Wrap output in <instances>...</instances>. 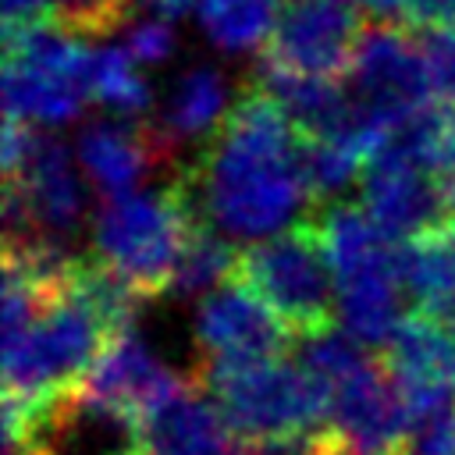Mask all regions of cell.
I'll return each instance as SVG.
<instances>
[{
    "mask_svg": "<svg viewBox=\"0 0 455 455\" xmlns=\"http://www.w3.org/2000/svg\"><path fill=\"white\" fill-rule=\"evenodd\" d=\"M199 213L228 238L263 242L302 220L309 199L295 121L256 85L188 164Z\"/></svg>",
    "mask_w": 455,
    "mask_h": 455,
    "instance_id": "obj_1",
    "label": "cell"
},
{
    "mask_svg": "<svg viewBox=\"0 0 455 455\" xmlns=\"http://www.w3.org/2000/svg\"><path fill=\"white\" fill-rule=\"evenodd\" d=\"M206 224L188 167L167 174L160 188L107 199L92 220L96 259L121 274L142 299L167 295L188 235Z\"/></svg>",
    "mask_w": 455,
    "mask_h": 455,
    "instance_id": "obj_2",
    "label": "cell"
},
{
    "mask_svg": "<svg viewBox=\"0 0 455 455\" xmlns=\"http://www.w3.org/2000/svg\"><path fill=\"white\" fill-rule=\"evenodd\" d=\"M203 387L213 391L228 423L249 437H281L327 427L331 391L299 359H242L196 366Z\"/></svg>",
    "mask_w": 455,
    "mask_h": 455,
    "instance_id": "obj_3",
    "label": "cell"
},
{
    "mask_svg": "<svg viewBox=\"0 0 455 455\" xmlns=\"http://www.w3.org/2000/svg\"><path fill=\"white\" fill-rule=\"evenodd\" d=\"M235 277L238 284L256 291L295 338L331 331V320L338 313V288L309 217L263 242L245 245L238 252Z\"/></svg>",
    "mask_w": 455,
    "mask_h": 455,
    "instance_id": "obj_4",
    "label": "cell"
},
{
    "mask_svg": "<svg viewBox=\"0 0 455 455\" xmlns=\"http://www.w3.org/2000/svg\"><path fill=\"white\" fill-rule=\"evenodd\" d=\"M192 384H196V373L185 377L174 366H167L149 348V341L135 327H128L103 345L89 373L78 380L75 398L82 416L121 427L132 437L160 409L181 398Z\"/></svg>",
    "mask_w": 455,
    "mask_h": 455,
    "instance_id": "obj_5",
    "label": "cell"
},
{
    "mask_svg": "<svg viewBox=\"0 0 455 455\" xmlns=\"http://www.w3.org/2000/svg\"><path fill=\"white\" fill-rule=\"evenodd\" d=\"M352 96L395 124H405L416 110H423L434 92L427 60L419 50V36L398 28V21H370L352 53Z\"/></svg>",
    "mask_w": 455,
    "mask_h": 455,
    "instance_id": "obj_6",
    "label": "cell"
},
{
    "mask_svg": "<svg viewBox=\"0 0 455 455\" xmlns=\"http://www.w3.org/2000/svg\"><path fill=\"white\" fill-rule=\"evenodd\" d=\"M355 455H405L409 405L384 355H366L331 387V419Z\"/></svg>",
    "mask_w": 455,
    "mask_h": 455,
    "instance_id": "obj_7",
    "label": "cell"
},
{
    "mask_svg": "<svg viewBox=\"0 0 455 455\" xmlns=\"http://www.w3.org/2000/svg\"><path fill=\"white\" fill-rule=\"evenodd\" d=\"M363 28L359 11L345 0H281L263 57L299 75L341 78L352 68Z\"/></svg>",
    "mask_w": 455,
    "mask_h": 455,
    "instance_id": "obj_8",
    "label": "cell"
},
{
    "mask_svg": "<svg viewBox=\"0 0 455 455\" xmlns=\"http://www.w3.org/2000/svg\"><path fill=\"white\" fill-rule=\"evenodd\" d=\"M196 348L203 363H242V359H274L284 355L295 338L284 320L245 284H220L196 309Z\"/></svg>",
    "mask_w": 455,
    "mask_h": 455,
    "instance_id": "obj_9",
    "label": "cell"
},
{
    "mask_svg": "<svg viewBox=\"0 0 455 455\" xmlns=\"http://www.w3.org/2000/svg\"><path fill=\"white\" fill-rule=\"evenodd\" d=\"M363 210L398 242H412L451 224L444 181L391 149H380L366 164Z\"/></svg>",
    "mask_w": 455,
    "mask_h": 455,
    "instance_id": "obj_10",
    "label": "cell"
},
{
    "mask_svg": "<svg viewBox=\"0 0 455 455\" xmlns=\"http://www.w3.org/2000/svg\"><path fill=\"white\" fill-rule=\"evenodd\" d=\"M75 156L89 185L107 199L132 196L146 174H178L181 167L164 153L149 121L142 117H100L85 121L75 139Z\"/></svg>",
    "mask_w": 455,
    "mask_h": 455,
    "instance_id": "obj_11",
    "label": "cell"
},
{
    "mask_svg": "<svg viewBox=\"0 0 455 455\" xmlns=\"http://www.w3.org/2000/svg\"><path fill=\"white\" fill-rule=\"evenodd\" d=\"M4 181H18L25 188L32 213L46 238L71 245V238L82 231V220H85V192L75 178L71 153L57 135L32 124L25 160H21L18 174H11Z\"/></svg>",
    "mask_w": 455,
    "mask_h": 455,
    "instance_id": "obj_12",
    "label": "cell"
},
{
    "mask_svg": "<svg viewBox=\"0 0 455 455\" xmlns=\"http://www.w3.org/2000/svg\"><path fill=\"white\" fill-rule=\"evenodd\" d=\"M228 100H231V85H228V75L217 64L181 68L174 75L160 110L149 117V128H153L156 142L164 146V153L178 164L181 149H188L203 139L210 142L220 132L224 117L231 114Z\"/></svg>",
    "mask_w": 455,
    "mask_h": 455,
    "instance_id": "obj_13",
    "label": "cell"
},
{
    "mask_svg": "<svg viewBox=\"0 0 455 455\" xmlns=\"http://www.w3.org/2000/svg\"><path fill=\"white\" fill-rule=\"evenodd\" d=\"M85 71H50L14 57H4V107L7 117L25 124H64L82 114L89 100Z\"/></svg>",
    "mask_w": 455,
    "mask_h": 455,
    "instance_id": "obj_14",
    "label": "cell"
},
{
    "mask_svg": "<svg viewBox=\"0 0 455 455\" xmlns=\"http://www.w3.org/2000/svg\"><path fill=\"white\" fill-rule=\"evenodd\" d=\"M405 284L412 313L455 334V220L409 242Z\"/></svg>",
    "mask_w": 455,
    "mask_h": 455,
    "instance_id": "obj_15",
    "label": "cell"
},
{
    "mask_svg": "<svg viewBox=\"0 0 455 455\" xmlns=\"http://www.w3.org/2000/svg\"><path fill=\"white\" fill-rule=\"evenodd\" d=\"M380 355L402 387L455 384V334L427 316L409 313Z\"/></svg>",
    "mask_w": 455,
    "mask_h": 455,
    "instance_id": "obj_16",
    "label": "cell"
},
{
    "mask_svg": "<svg viewBox=\"0 0 455 455\" xmlns=\"http://www.w3.org/2000/svg\"><path fill=\"white\" fill-rule=\"evenodd\" d=\"M281 4L277 0H199L196 21L203 36L224 53L267 50Z\"/></svg>",
    "mask_w": 455,
    "mask_h": 455,
    "instance_id": "obj_17",
    "label": "cell"
},
{
    "mask_svg": "<svg viewBox=\"0 0 455 455\" xmlns=\"http://www.w3.org/2000/svg\"><path fill=\"white\" fill-rule=\"evenodd\" d=\"M235 267H238V252L220 238L217 228L199 224L188 235V242H185V249L178 256V267L171 274L167 295H174V299H199L203 302L206 295H213L224 284V277L235 274Z\"/></svg>",
    "mask_w": 455,
    "mask_h": 455,
    "instance_id": "obj_18",
    "label": "cell"
},
{
    "mask_svg": "<svg viewBox=\"0 0 455 455\" xmlns=\"http://www.w3.org/2000/svg\"><path fill=\"white\" fill-rule=\"evenodd\" d=\"M89 92L114 117H142L153 107L146 78L135 71V60L121 46H96L89 60Z\"/></svg>",
    "mask_w": 455,
    "mask_h": 455,
    "instance_id": "obj_19",
    "label": "cell"
},
{
    "mask_svg": "<svg viewBox=\"0 0 455 455\" xmlns=\"http://www.w3.org/2000/svg\"><path fill=\"white\" fill-rule=\"evenodd\" d=\"M359 164H363V156H355L341 142L299 132V167H302L313 203H338V196L345 188H352Z\"/></svg>",
    "mask_w": 455,
    "mask_h": 455,
    "instance_id": "obj_20",
    "label": "cell"
},
{
    "mask_svg": "<svg viewBox=\"0 0 455 455\" xmlns=\"http://www.w3.org/2000/svg\"><path fill=\"white\" fill-rule=\"evenodd\" d=\"M128 14H132V0H57L53 7V18L78 39L110 36L128 21Z\"/></svg>",
    "mask_w": 455,
    "mask_h": 455,
    "instance_id": "obj_21",
    "label": "cell"
},
{
    "mask_svg": "<svg viewBox=\"0 0 455 455\" xmlns=\"http://www.w3.org/2000/svg\"><path fill=\"white\" fill-rule=\"evenodd\" d=\"M249 455H355V451L334 427H316V430L249 441Z\"/></svg>",
    "mask_w": 455,
    "mask_h": 455,
    "instance_id": "obj_22",
    "label": "cell"
},
{
    "mask_svg": "<svg viewBox=\"0 0 455 455\" xmlns=\"http://www.w3.org/2000/svg\"><path fill=\"white\" fill-rule=\"evenodd\" d=\"M128 53L135 64H146V68H156V64H167L174 53H178V32L171 21L164 18H142L128 28Z\"/></svg>",
    "mask_w": 455,
    "mask_h": 455,
    "instance_id": "obj_23",
    "label": "cell"
},
{
    "mask_svg": "<svg viewBox=\"0 0 455 455\" xmlns=\"http://www.w3.org/2000/svg\"><path fill=\"white\" fill-rule=\"evenodd\" d=\"M419 50L434 92L441 100H455V28H423Z\"/></svg>",
    "mask_w": 455,
    "mask_h": 455,
    "instance_id": "obj_24",
    "label": "cell"
},
{
    "mask_svg": "<svg viewBox=\"0 0 455 455\" xmlns=\"http://www.w3.org/2000/svg\"><path fill=\"white\" fill-rule=\"evenodd\" d=\"M405 18L416 28H455V0H409Z\"/></svg>",
    "mask_w": 455,
    "mask_h": 455,
    "instance_id": "obj_25",
    "label": "cell"
},
{
    "mask_svg": "<svg viewBox=\"0 0 455 455\" xmlns=\"http://www.w3.org/2000/svg\"><path fill=\"white\" fill-rule=\"evenodd\" d=\"M50 7H57V0H4V28L53 18Z\"/></svg>",
    "mask_w": 455,
    "mask_h": 455,
    "instance_id": "obj_26",
    "label": "cell"
},
{
    "mask_svg": "<svg viewBox=\"0 0 455 455\" xmlns=\"http://www.w3.org/2000/svg\"><path fill=\"white\" fill-rule=\"evenodd\" d=\"M345 4L373 14L377 21H398V14L405 18V11H409V0H345Z\"/></svg>",
    "mask_w": 455,
    "mask_h": 455,
    "instance_id": "obj_27",
    "label": "cell"
},
{
    "mask_svg": "<svg viewBox=\"0 0 455 455\" xmlns=\"http://www.w3.org/2000/svg\"><path fill=\"white\" fill-rule=\"evenodd\" d=\"M4 455H57L53 441L43 437H4Z\"/></svg>",
    "mask_w": 455,
    "mask_h": 455,
    "instance_id": "obj_28",
    "label": "cell"
},
{
    "mask_svg": "<svg viewBox=\"0 0 455 455\" xmlns=\"http://www.w3.org/2000/svg\"><path fill=\"white\" fill-rule=\"evenodd\" d=\"M142 7L153 11V18H164V21H174L181 14H188L192 7H199V0H139Z\"/></svg>",
    "mask_w": 455,
    "mask_h": 455,
    "instance_id": "obj_29",
    "label": "cell"
},
{
    "mask_svg": "<svg viewBox=\"0 0 455 455\" xmlns=\"http://www.w3.org/2000/svg\"><path fill=\"white\" fill-rule=\"evenodd\" d=\"M444 192H448V206H451V220H455V174L444 178Z\"/></svg>",
    "mask_w": 455,
    "mask_h": 455,
    "instance_id": "obj_30",
    "label": "cell"
}]
</instances>
